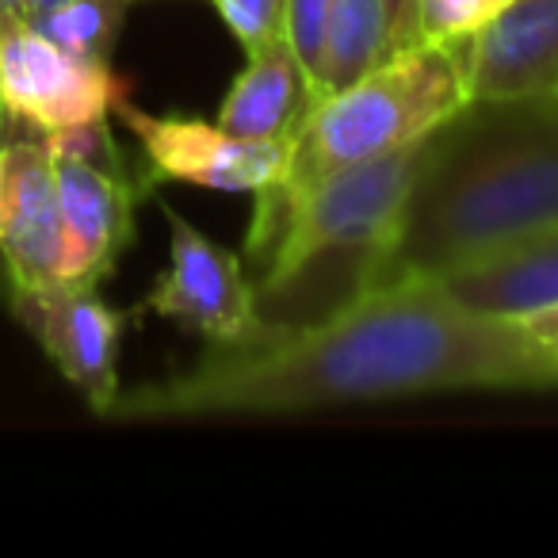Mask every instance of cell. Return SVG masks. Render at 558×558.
<instances>
[{"instance_id": "1", "label": "cell", "mask_w": 558, "mask_h": 558, "mask_svg": "<svg viewBox=\"0 0 558 558\" xmlns=\"http://www.w3.org/2000/svg\"><path fill=\"white\" fill-rule=\"evenodd\" d=\"M433 390H558V356L524 322L478 318L444 295L433 276H402L318 329L207 352L192 372L119 390L108 417L303 413Z\"/></svg>"}, {"instance_id": "2", "label": "cell", "mask_w": 558, "mask_h": 558, "mask_svg": "<svg viewBox=\"0 0 558 558\" xmlns=\"http://www.w3.org/2000/svg\"><path fill=\"white\" fill-rule=\"evenodd\" d=\"M539 226H558V96L466 100L425 138L379 283L436 276Z\"/></svg>"}, {"instance_id": "3", "label": "cell", "mask_w": 558, "mask_h": 558, "mask_svg": "<svg viewBox=\"0 0 558 558\" xmlns=\"http://www.w3.org/2000/svg\"><path fill=\"white\" fill-rule=\"evenodd\" d=\"M421 149L425 138L333 172L299 195L268 264L256 271V314L271 337L326 326L379 288Z\"/></svg>"}, {"instance_id": "4", "label": "cell", "mask_w": 558, "mask_h": 558, "mask_svg": "<svg viewBox=\"0 0 558 558\" xmlns=\"http://www.w3.org/2000/svg\"><path fill=\"white\" fill-rule=\"evenodd\" d=\"M466 100L471 96L456 43H417L390 54L352 85L318 96L291 138L283 177L256 192L253 226L241 248L245 268L260 271L268 264L299 195L333 172L428 138Z\"/></svg>"}, {"instance_id": "5", "label": "cell", "mask_w": 558, "mask_h": 558, "mask_svg": "<svg viewBox=\"0 0 558 558\" xmlns=\"http://www.w3.org/2000/svg\"><path fill=\"white\" fill-rule=\"evenodd\" d=\"M62 207V268L58 279L96 283L116 271L134 241V207L157 187L146 161L134 165L111 138L108 119L50 134Z\"/></svg>"}, {"instance_id": "6", "label": "cell", "mask_w": 558, "mask_h": 558, "mask_svg": "<svg viewBox=\"0 0 558 558\" xmlns=\"http://www.w3.org/2000/svg\"><path fill=\"white\" fill-rule=\"evenodd\" d=\"M131 96L111 62L54 47L24 16L0 24V134L35 131L43 138L100 123Z\"/></svg>"}, {"instance_id": "7", "label": "cell", "mask_w": 558, "mask_h": 558, "mask_svg": "<svg viewBox=\"0 0 558 558\" xmlns=\"http://www.w3.org/2000/svg\"><path fill=\"white\" fill-rule=\"evenodd\" d=\"M169 218V268L146 295V311L203 337L207 352H238L271 341L256 314V283L238 253L215 245L187 218L165 207Z\"/></svg>"}, {"instance_id": "8", "label": "cell", "mask_w": 558, "mask_h": 558, "mask_svg": "<svg viewBox=\"0 0 558 558\" xmlns=\"http://www.w3.org/2000/svg\"><path fill=\"white\" fill-rule=\"evenodd\" d=\"M16 322L39 341L47 360L96 417H108L119 398V349L126 314L100 299L96 283L54 279L47 288L9 291Z\"/></svg>"}, {"instance_id": "9", "label": "cell", "mask_w": 558, "mask_h": 558, "mask_svg": "<svg viewBox=\"0 0 558 558\" xmlns=\"http://www.w3.org/2000/svg\"><path fill=\"white\" fill-rule=\"evenodd\" d=\"M119 123L138 142L149 177L210 187V192L256 195L276 184L288 169V149L279 142H248L218 123L192 116H149L134 108L131 96L116 104Z\"/></svg>"}, {"instance_id": "10", "label": "cell", "mask_w": 558, "mask_h": 558, "mask_svg": "<svg viewBox=\"0 0 558 558\" xmlns=\"http://www.w3.org/2000/svg\"><path fill=\"white\" fill-rule=\"evenodd\" d=\"M62 268V207L50 142L35 131L0 134V271L9 291L47 288Z\"/></svg>"}, {"instance_id": "11", "label": "cell", "mask_w": 558, "mask_h": 558, "mask_svg": "<svg viewBox=\"0 0 558 558\" xmlns=\"http://www.w3.org/2000/svg\"><path fill=\"white\" fill-rule=\"evenodd\" d=\"M456 47L471 100L558 96V0H509Z\"/></svg>"}, {"instance_id": "12", "label": "cell", "mask_w": 558, "mask_h": 558, "mask_svg": "<svg viewBox=\"0 0 558 558\" xmlns=\"http://www.w3.org/2000/svg\"><path fill=\"white\" fill-rule=\"evenodd\" d=\"M444 295L478 318L524 322L558 306V226L517 233L436 271Z\"/></svg>"}, {"instance_id": "13", "label": "cell", "mask_w": 558, "mask_h": 558, "mask_svg": "<svg viewBox=\"0 0 558 558\" xmlns=\"http://www.w3.org/2000/svg\"><path fill=\"white\" fill-rule=\"evenodd\" d=\"M314 100L318 93H314L311 70L295 54L288 35H276L248 50V65L222 96L215 123L238 138L291 146Z\"/></svg>"}, {"instance_id": "14", "label": "cell", "mask_w": 558, "mask_h": 558, "mask_svg": "<svg viewBox=\"0 0 558 558\" xmlns=\"http://www.w3.org/2000/svg\"><path fill=\"white\" fill-rule=\"evenodd\" d=\"M390 54L395 50H390L387 0H329L318 65H314V93H337L387 62Z\"/></svg>"}, {"instance_id": "15", "label": "cell", "mask_w": 558, "mask_h": 558, "mask_svg": "<svg viewBox=\"0 0 558 558\" xmlns=\"http://www.w3.org/2000/svg\"><path fill=\"white\" fill-rule=\"evenodd\" d=\"M123 16L126 0H65L62 9L47 12L39 20H27V24L70 54L111 62V50H116L119 32H123Z\"/></svg>"}, {"instance_id": "16", "label": "cell", "mask_w": 558, "mask_h": 558, "mask_svg": "<svg viewBox=\"0 0 558 558\" xmlns=\"http://www.w3.org/2000/svg\"><path fill=\"white\" fill-rule=\"evenodd\" d=\"M509 0H421L425 43H459L494 20Z\"/></svg>"}, {"instance_id": "17", "label": "cell", "mask_w": 558, "mask_h": 558, "mask_svg": "<svg viewBox=\"0 0 558 558\" xmlns=\"http://www.w3.org/2000/svg\"><path fill=\"white\" fill-rule=\"evenodd\" d=\"M210 4L245 54L283 35V0H210Z\"/></svg>"}, {"instance_id": "18", "label": "cell", "mask_w": 558, "mask_h": 558, "mask_svg": "<svg viewBox=\"0 0 558 558\" xmlns=\"http://www.w3.org/2000/svg\"><path fill=\"white\" fill-rule=\"evenodd\" d=\"M326 12H329V0H283V35L295 47V54L303 58L311 77H314V65H318Z\"/></svg>"}, {"instance_id": "19", "label": "cell", "mask_w": 558, "mask_h": 558, "mask_svg": "<svg viewBox=\"0 0 558 558\" xmlns=\"http://www.w3.org/2000/svg\"><path fill=\"white\" fill-rule=\"evenodd\" d=\"M387 20H390V50H410L425 43L421 35V4L417 0H387Z\"/></svg>"}, {"instance_id": "20", "label": "cell", "mask_w": 558, "mask_h": 558, "mask_svg": "<svg viewBox=\"0 0 558 558\" xmlns=\"http://www.w3.org/2000/svg\"><path fill=\"white\" fill-rule=\"evenodd\" d=\"M524 329L543 344V349L550 352V356H558V306H550V311H539V314H532V318H524Z\"/></svg>"}, {"instance_id": "21", "label": "cell", "mask_w": 558, "mask_h": 558, "mask_svg": "<svg viewBox=\"0 0 558 558\" xmlns=\"http://www.w3.org/2000/svg\"><path fill=\"white\" fill-rule=\"evenodd\" d=\"M20 4H24V20H39V16H47V12L62 9L65 0H20Z\"/></svg>"}, {"instance_id": "22", "label": "cell", "mask_w": 558, "mask_h": 558, "mask_svg": "<svg viewBox=\"0 0 558 558\" xmlns=\"http://www.w3.org/2000/svg\"><path fill=\"white\" fill-rule=\"evenodd\" d=\"M16 16H24V4H20V0H0V24Z\"/></svg>"}]
</instances>
